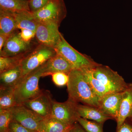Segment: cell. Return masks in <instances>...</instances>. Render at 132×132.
<instances>
[{
	"instance_id": "6da1fadb",
	"label": "cell",
	"mask_w": 132,
	"mask_h": 132,
	"mask_svg": "<svg viewBox=\"0 0 132 132\" xmlns=\"http://www.w3.org/2000/svg\"><path fill=\"white\" fill-rule=\"evenodd\" d=\"M68 75V98L76 103L99 108L100 98L94 92L81 70L74 69Z\"/></svg>"
},
{
	"instance_id": "7a4b0ae2",
	"label": "cell",
	"mask_w": 132,
	"mask_h": 132,
	"mask_svg": "<svg viewBox=\"0 0 132 132\" xmlns=\"http://www.w3.org/2000/svg\"><path fill=\"white\" fill-rule=\"evenodd\" d=\"M45 64L22 78L15 87V96L17 105L34 98L42 92L39 88V81L45 72Z\"/></svg>"
},
{
	"instance_id": "3957f363",
	"label": "cell",
	"mask_w": 132,
	"mask_h": 132,
	"mask_svg": "<svg viewBox=\"0 0 132 132\" xmlns=\"http://www.w3.org/2000/svg\"><path fill=\"white\" fill-rule=\"evenodd\" d=\"M54 49L57 53L63 56L75 69H93L100 64L89 56L81 53L74 48L62 34L60 42Z\"/></svg>"
},
{
	"instance_id": "277c9868",
	"label": "cell",
	"mask_w": 132,
	"mask_h": 132,
	"mask_svg": "<svg viewBox=\"0 0 132 132\" xmlns=\"http://www.w3.org/2000/svg\"><path fill=\"white\" fill-rule=\"evenodd\" d=\"M56 54L57 52L54 48L38 44L25 57L21 63L22 72L21 79L42 65Z\"/></svg>"
},
{
	"instance_id": "5b68a950",
	"label": "cell",
	"mask_w": 132,
	"mask_h": 132,
	"mask_svg": "<svg viewBox=\"0 0 132 132\" xmlns=\"http://www.w3.org/2000/svg\"><path fill=\"white\" fill-rule=\"evenodd\" d=\"M92 70L95 77L111 92L122 93L129 86L121 76L108 66L100 64Z\"/></svg>"
},
{
	"instance_id": "8992f818",
	"label": "cell",
	"mask_w": 132,
	"mask_h": 132,
	"mask_svg": "<svg viewBox=\"0 0 132 132\" xmlns=\"http://www.w3.org/2000/svg\"><path fill=\"white\" fill-rule=\"evenodd\" d=\"M38 22H51L60 27L67 16V10L64 0H48L38 12L32 13Z\"/></svg>"
},
{
	"instance_id": "52a82bcc",
	"label": "cell",
	"mask_w": 132,
	"mask_h": 132,
	"mask_svg": "<svg viewBox=\"0 0 132 132\" xmlns=\"http://www.w3.org/2000/svg\"><path fill=\"white\" fill-rule=\"evenodd\" d=\"M10 109L13 119L24 127L35 132H39L43 118L22 104L17 105Z\"/></svg>"
},
{
	"instance_id": "ba28073f",
	"label": "cell",
	"mask_w": 132,
	"mask_h": 132,
	"mask_svg": "<svg viewBox=\"0 0 132 132\" xmlns=\"http://www.w3.org/2000/svg\"><path fill=\"white\" fill-rule=\"evenodd\" d=\"M77 103L69 98L63 102L53 101L51 117L68 125H74L80 117L76 110Z\"/></svg>"
},
{
	"instance_id": "9c48e42d",
	"label": "cell",
	"mask_w": 132,
	"mask_h": 132,
	"mask_svg": "<svg viewBox=\"0 0 132 132\" xmlns=\"http://www.w3.org/2000/svg\"><path fill=\"white\" fill-rule=\"evenodd\" d=\"M59 27L51 22H39L35 34L38 43L54 48L61 39Z\"/></svg>"
},
{
	"instance_id": "30bf717a",
	"label": "cell",
	"mask_w": 132,
	"mask_h": 132,
	"mask_svg": "<svg viewBox=\"0 0 132 132\" xmlns=\"http://www.w3.org/2000/svg\"><path fill=\"white\" fill-rule=\"evenodd\" d=\"M32 42H25L20 37L19 31L16 29L9 37L2 51L0 52V56L10 57L17 56L31 52L35 48Z\"/></svg>"
},
{
	"instance_id": "8fae6325",
	"label": "cell",
	"mask_w": 132,
	"mask_h": 132,
	"mask_svg": "<svg viewBox=\"0 0 132 132\" xmlns=\"http://www.w3.org/2000/svg\"><path fill=\"white\" fill-rule=\"evenodd\" d=\"M53 101L49 92L42 91L36 97L22 104L45 119L51 117Z\"/></svg>"
},
{
	"instance_id": "7c38bea8",
	"label": "cell",
	"mask_w": 132,
	"mask_h": 132,
	"mask_svg": "<svg viewBox=\"0 0 132 132\" xmlns=\"http://www.w3.org/2000/svg\"><path fill=\"white\" fill-rule=\"evenodd\" d=\"M123 93L110 92L100 100L99 108L105 114L116 120L118 118Z\"/></svg>"
},
{
	"instance_id": "4fadbf2b",
	"label": "cell",
	"mask_w": 132,
	"mask_h": 132,
	"mask_svg": "<svg viewBox=\"0 0 132 132\" xmlns=\"http://www.w3.org/2000/svg\"><path fill=\"white\" fill-rule=\"evenodd\" d=\"M45 72L43 77L51 75L56 72L69 75L73 69V66L61 55L57 53L47 61L44 65Z\"/></svg>"
},
{
	"instance_id": "5bb4252c",
	"label": "cell",
	"mask_w": 132,
	"mask_h": 132,
	"mask_svg": "<svg viewBox=\"0 0 132 132\" xmlns=\"http://www.w3.org/2000/svg\"><path fill=\"white\" fill-rule=\"evenodd\" d=\"M128 118L132 119V83L129 84L127 89L123 93L119 112L116 120L117 129Z\"/></svg>"
},
{
	"instance_id": "9a60e30c",
	"label": "cell",
	"mask_w": 132,
	"mask_h": 132,
	"mask_svg": "<svg viewBox=\"0 0 132 132\" xmlns=\"http://www.w3.org/2000/svg\"><path fill=\"white\" fill-rule=\"evenodd\" d=\"M76 110L80 117L103 124L108 120L113 119L99 108L77 103Z\"/></svg>"
},
{
	"instance_id": "2e32d148",
	"label": "cell",
	"mask_w": 132,
	"mask_h": 132,
	"mask_svg": "<svg viewBox=\"0 0 132 132\" xmlns=\"http://www.w3.org/2000/svg\"><path fill=\"white\" fill-rule=\"evenodd\" d=\"M17 29H27L36 33L39 22L29 11L14 12Z\"/></svg>"
},
{
	"instance_id": "e0dca14e",
	"label": "cell",
	"mask_w": 132,
	"mask_h": 132,
	"mask_svg": "<svg viewBox=\"0 0 132 132\" xmlns=\"http://www.w3.org/2000/svg\"><path fill=\"white\" fill-rule=\"evenodd\" d=\"M22 75L20 65L0 73L1 87L15 88L21 79Z\"/></svg>"
},
{
	"instance_id": "ac0fdd59",
	"label": "cell",
	"mask_w": 132,
	"mask_h": 132,
	"mask_svg": "<svg viewBox=\"0 0 132 132\" xmlns=\"http://www.w3.org/2000/svg\"><path fill=\"white\" fill-rule=\"evenodd\" d=\"M16 29L14 12L0 9V34L10 36Z\"/></svg>"
},
{
	"instance_id": "d6986e66",
	"label": "cell",
	"mask_w": 132,
	"mask_h": 132,
	"mask_svg": "<svg viewBox=\"0 0 132 132\" xmlns=\"http://www.w3.org/2000/svg\"><path fill=\"white\" fill-rule=\"evenodd\" d=\"M74 125H68L50 117L41 121L39 132H65L73 127Z\"/></svg>"
},
{
	"instance_id": "ffe728a7",
	"label": "cell",
	"mask_w": 132,
	"mask_h": 132,
	"mask_svg": "<svg viewBox=\"0 0 132 132\" xmlns=\"http://www.w3.org/2000/svg\"><path fill=\"white\" fill-rule=\"evenodd\" d=\"M92 69L83 68L80 69L82 71L85 78L92 87L94 92L100 98H101L111 91L95 78L93 74Z\"/></svg>"
},
{
	"instance_id": "44dd1931",
	"label": "cell",
	"mask_w": 132,
	"mask_h": 132,
	"mask_svg": "<svg viewBox=\"0 0 132 132\" xmlns=\"http://www.w3.org/2000/svg\"><path fill=\"white\" fill-rule=\"evenodd\" d=\"M0 9L13 12H30L29 0H0Z\"/></svg>"
},
{
	"instance_id": "7402d4cb",
	"label": "cell",
	"mask_w": 132,
	"mask_h": 132,
	"mask_svg": "<svg viewBox=\"0 0 132 132\" xmlns=\"http://www.w3.org/2000/svg\"><path fill=\"white\" fill-rule=\"evenodd\" d=\"M14 88L1 87L0 109H8L16 105Z\"/></svg>"
},
{
	"instance_id": "603a6c76",
	"label": "cell",
	"mask_w": 132,
	"mask_h": 132,
	"mask_svg": "<svg viewBox=\"0 0 132 132\" xmlns=\"http://www.w3.org/2000/svg\"><path fill=\"white\" fill-rule=\"evenodd\" d=\"M31 51L13 57L0 56V73L20 65L23 59Z\"/></svg>"
},
{
	"instance_id": "cb8c5ba5",
	"label": "cell",
	"mask_w": 132,
	"mask_h": 132,
	"mask_svg": "<svg viewBox=\"0 0 132 132\" xmlns=\"http://www.w3.org/2000/svg\"><path fill=\"white\" fill-rule=\"evenodd\" d=\"M13 119L12 112L10 109H0V132L8 131L10 124Z\"/></svg>"
},
{
	"instance_id": "d4e9b609",
	"label": "cell",
	"mask_w": 132,
	"mask_h": 132,
	"mask_svg": "<svg viewBox=\"0 0 132 132\" xmlns=\"http://www.w3.org/2000/svg\"><path fill=\"white\" fill-rule=\"evenodd\" d=\"M77 121L86 132H103L102 124L81 117L78 118Z\"/></svg>"
},
{
	"instance_id": "484cf974",
	"label": "cell",
	"mask_w": 132,
	"mask_h": 132,
	"mask_svg": "<svg viewBox=\"0 0 132 132\" xmlns=\"http://www.w3.org/2000/svg\"><path fill=\"white\" fill-rule=\"evenodd\" d=\"M52 80L54 83L58 87H62L67 85L69 75L63 72H56L52 74Z\"/></svg>"
},
{
	"instance_id": "4316f807",
	"label": "cell",
	"mask_w": 132,
	"mask_h": 132,
	"mask_svg": "<svg viewBox=\"0 0 132 132\" xmlns=\"http://www.w3.org/2000/svg\"><path fill=\"white\" fill-rule=\"evenodd\" d=\"M48 0H29L30 12L35 13L42 9L47 3Z\"/></svg>"
},
{
	"instance_id": "83f0119b",
	"label": "cell",
	"mask_w": 132,
	"mask_h": 132,
	"mask_svg": "<svg viewBox=\"0 0 132 132\" xmlns=\"http://www.w3.org/2000/svg\"><path fill=\"white\" fill-rule=\"evenodd\" d=\"M9 130L11 132H35L24 127L13 119L10 124Z\"/></svg>"
},
{
	"instance_id": "f1b7e54d",
	"label": "cell",
	"mask_w": 132,
	"mask_h": 132,
	"mask_svg": "<svg viewBox=\"0 0 132 132\" xmlns=\"http://www.w3.org/2000/svg\"><path fill=\"white\" fill-rule=\"evenodd\" d=\"M19 32V35L22 40L27 43H30L35 38L36 33L31 30L27 29H20Z\"/></svg>"
},
{
	"instance_id": "f546056e",
	"label": "cell",
	"mask_w": 132,
	"mask_h": 132,
	"mask_svg": "<svg viewBox=\"0 0 132 132\" xmlns=\"http://www.w3.org/2000/svg\"><path fill=\"white\" fill-rule=\"evenodd\" d=\"M117 132H132V126L125 122L117 129Z\"/></svg>"
},
{
	"instance_id": "4dcf8cb0",
	"label": "cell",
	"mask_w": 132,
	"mask_h": 132,
	"mask_svg": "<svg viewBox=\"0 0 132 132\" xmlns=\"http://www.w3.org/2000/svg\"><path fill=\"white\" fill-rule=\"evenodd\" d=\"M10 36L0 34V52L2 51Z\"/></svg>"
},
{
	"instance_id": "1f68e13d",
	"label": "cell",
	"mask_w": 132,
	"mask_h": 132,
	"mask_svg": "<svg viewBox=\"0 0 132 132\" xmlns=\"http://www.w3.org/2000/svg\"><path fill=\"white\" fill-rule=\"evenodd\" d=\"M73 132H86L84 131L82 128L78 126V125L75 124L74 125L73 131Z\"/></svg>"
},
{
	"instance_id": "d6a6232c",
	"label": "cell",
	"mask_w": 132,
	"mask_h": 132,
	"mask_svg": "<svg viewBox=\"0 0 132 132\" xmlns=\"http://www.w3.org/2000/svg\"><path fill=\"white\" fill-rule=\"evenodd\" d=\"M73 127L72 128H71V129H70V130H68V131H66L65 132H73Z\"/></svg>"
},
{
	"instance_id": "836d02e7",
	"label": "cell",
	"mask_w": 132,
	"mask_h": 132,
	"mask_svg": "<svg viewBox=\"0 0 132 132\" xmlns=\"http://www.w3.org/2000/svg\"><path fill=\"white\" fill-rule=\"evenodd\" d=\"M7 132H10V131L9 130V131H8Z\"/></svg>"
}]
</instances>
